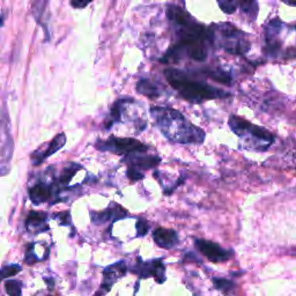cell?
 Masks as SVG:
<instances>
[{"instance_id": "cell-7", "label": "cell", "mask_w": 296, "mask_h": 296, "mask_svg": "<svg viewBox=\"0 0 296 296\" xmlns=\"http://www.w3.org/2000/svg\"><path fill=\"white\" fill-rule=\"evenodd\" d=\"M134 274L139 275L140 279L154 278L157 283H163L166 281V266H164L162 259H153L149 261H142L138 258L137 264L130 268Z\"/></svg>"}, {"instance_id": "cell-6", "label": "cell", "mask_w": 296, "mask_h": 296, "mask_svg": "<svg viewBox=\"0 0 296 296\" xmlns=\"http://www.w3.org/2000/svg\"><path fill=\"white\" fill-rule=\"evenodd\" d=\"M95 148L101 152H111L115 154H131V153H146L148 147L141 141L133 138L110 137L107 140H97Z\"/></svg>"}, {"instance_id": "cell-23", "label": "cell", "mask_w": 296, "mask_h": 296, "mask_svg": "<svg viewBox=\"0 0 296 296\" xmlns=\"http://www.w3.org/2000/svg\"><path fill=\"white\" fill-rule=\"evenodd\" d=\"M219 6L227 14H232L236 11L237 2L236 0H218Z\"/></svg>"}, {"instance_id": "cell-18", "label": "cell", "mask_w": 296, "mask_h": 296, "mask_svg": "<svg viewBox=\"0 0 296 296\" xmlns=\"http://www.w3.org/2000/svg\"><path fill=\"white\" fill-rule=\"evenodd\" d=\"M48 0H30V6H32V13L35 18L36 22L42 25V18L47 10Z\"/></svg>"}, {"instance_id": "cell-19", "label": "cell", "mask_w": 296, "mask_h": 296, "mask_svg": "<svg viewBox=\"0 0 296 296\" xmlns=\"http://www.w3.org/2000/svg\"><path fill=\"white\" fill-rule=\"evenodd\" d=\"M238 5H240L241 10L245 14H248L252 19H256L257 13H258V4H257V0H238Z\"/></svg>"}, {"instance_id": "cell-4", "label": "cell", "mask_w": 296, "mask_h": 296, "mask_svg": "<svg viewBox=\"0 0 296 296\" xmlns=\"http://www.w3.org/2000/svg\"><path fill=\"white\" fill-rule=\"evenodd\" d=\"M229 126L233 132L247 144L249 148L264 151L274 141L273 134L267 130L253 125L235 115L229 117Z\"/></svg>"}, {"instance_id": "cell-26", "label": "cell", "mask_w": 296, "mask_h": 296, "mask_svg": "<svg viewBox=\"0 0 296 296\" xmlns=\"http://www.w3.org/2000/svg\"><path fill=\"white\" fill-rule=\"evenodd\" d=\"M55 219L59 220V224L63 226L71 225V215L68 212H61L59 214H57L55 215Z\"/></svg>"}, {"instance_id": "cell-12", "label": "cell", "mask_w": 296, "mask_h": 296, "mask_svg": "<svg viewBox=\"0 0 296 296\" xmlns=\"http://www.w3.org/2000/svg\"><path fill=\"white\" fill-rule=\"evenodd\" d=\"M128 211L124 207L117 205L116 203H111L102 212H90L91 221L95 225H102L107 222H115L121 219H124L128 217Z\"/></svg>"}, {"instance_id": "cell-13", "label": "cell", "mask_w": 296, "mask_h": 296, "mask_svg": "<svg viewBox=\"0 0 296 296\" xmlns=\"http://www.w3.org/2000/svg\"><path fill=\"white\" fill-rule=\"evenodd\" d=\"M65 144H66V136H65V133H59L58 136L48 145V148H45L44 151L37 149V151L33 153L32 156H30L33 166H40V164L43 163L48 157L53 155L55 153L58 152L59 149L63 148Z\"/></svg>"}, {"instance_id": "cell-5", "label": "cell", "mask_w": 296, "mask_h": 296, "mask_svg": "<svg viewBox=\"0 0 296 296\" xmlns=\"http://www.w3.org/2000/svg\"><path fill=\"white\" fill-rule=\"evenodd\" d=\"M213 42L226 52L232 55H244L250 50V43L245 34L234 25L220 24L212 27Z\"/></svg>"}, {"instance_id": "cell-20", "label": "cell", "mask_w": 296, "mask_h": 296, "mask_svg": "<svg viewBox=\"0 0 296 296\" xmlns=\"http://www.w3.org/2000/svg\"><path fill=\"white\" fill-rule=\"evenodd\" d=\"M214 287L217 288L218 290H221L222 293H229L230 290L234 289V287H235V284H234L233 281H230V280H227L224 278H213L212 279Z\"/></svg>"}, {"instance_id": "cell-22", "label": "cell", "mask_w": 296, "mask_h": 296, "mask_svg": "<svg viewBox=\"0 0 296 296\" xmlns=\"http://www.w3.org/2000/svg\"><path fill=\"white\" fill-rule=\"evenodd\" d=\"M22 270V267L20 265H5L2 268V278L4 280H6L10 276H13L15 274H18L19 272Z\"/></svg>"}, {"instance_id": "cell-28", "label": "cell", "mask_w": 296, "mask_h": 296, "mask_svg": "<svg viewBox=\"0 0 296 296\" xmlns=\"http://www.w3.org/2000/svg\"><path fill=\"white\" fill-rule=\"evenodd\" d=\"M284 3L288 4V5H293L296 6V0H283Z\"/></svg>"}, {"instance_id": "cell-2", "label": "cell", "mask_w": 296, "mask_h": 296, "mask_svg": "<svg viewBox=\"0 0 296 296\" xmlns=\"http://www.w3.org/2000/svg\"><path fill=\"white\" fill-rule=\"evenodd\" d=\"M151 116L161 133L171 142L182 145H201L205 141L206 133L187 121L178 110L168 107H152Z\"/></svg>"}, {"instance_id": "cell-17", "label": "cell", "mask_w": 296, "mask_h": 296, "mask_svg": "<svg viewBox=\"0 0 296 296\" xmlns=\"http://www.w3.org/2000/svg\"><path fill=\"white\" fill-rule=\"evenodd\" d=\"M137 90L140 94L147 96V97L155 98L157 96H160V89L157 88L156 84L149 81L147 79H142L137 84Z\"/></svg>"}, {"instance_id": "cell-8", "label": "cell", "mask_w": 296, "mask_h": 296, "mask_svg": "<svg viewBox=\"0 0 296 296\" xmlns=\"http://www.w3.org/2000/svg\"><path fill=\"white\" fill-rule=\"evenodd\" d=\"M59 194L52 180L47 182V179H42L29 189V198L34 205H41L47 202L51 204L59 203V199H61Z\"/></svg>"}, {"instance_id": "cell-9", "label": "cell", "mask_w": 296, "mask_h": 296, "mask_svg": "<svg viewBox=\"0 0 296 296\" xmlns=\"http://www.w3.org/2000/svg\"><path fill=\"white\" fill-rule=\"evenodd\" d=\"M128 270L129 267L124 260L117 261L116 264H113L110 265V266L106 267L105 271H103L102 284L95 296H105L106 294L109 293L110 288L113 287L119 279L125 276Z\"/></svg>"}, {"instance_id": "cell-16", "label": "cell", "mask_w": 296, "mask_h": 296, "mask_svg": "<svg viewBox=\"0 0 296 296\" xmlns=\"http://www.w3.org/2000/svg\"><path fill=\"white\" fill-rule=\"evenodd\" d=\"M26 227L29 232L33 233H42L48 230V222H47V214L41 212H30L27 217Z\"/></svg>"}, {"instance_id": "cell-24", "label": "cell", "mask_w": 296, "mask_h": 296, "mask_svg": "<svg viewBox=\"0 0 296 296\" xmlns=\"http://www.w3.org/2000/svg\"><path fill=\"white\" fill-rule=\"evenodd\" d=\"M126 175H128V177L132 180V182H137V180H140L145 177L144 174H142V171L138 170V169H136V168H131V167H129Z\"/></svg>"}, {"instance_id": "cell-10", "label": "cell", "mask_w": 296, "mask_h": 296, "mask_svg": "<svg viewBox=\"0 0 296 296\" xmlns=\"http://www.w3.org/2000/svg\"><path fill=\"white\" fill-rule=\"evenodd\" d=\"M194 245L207 259L213 261V263L227 261L233 256V251H230V250H225L219 244L213 243V242L210 241L194 240Z\"/></svg>"}, {"instance_id": "cell-21", "label": "cell", "mask_w": 296, "mask_h": 296, "mask_svg": "<svg viewBox=\"0 0 296 296\" xmlns=\"http://www.w3.org/2000/svg\"><path fill=\"white\" fill-rule=\"evenodd\" d=\"M5 289L10 296H21L22 283L18 280H7L5 282Z\"/></svg>"}, {"instance_id": "cell-11", "label": "cell", "mask_w": 296, "mask_h": 296, "mask_svg": "<svg viewBox=\"0 0 296 296\" xmlns=\"http://www.w3.org/2000/svg\"><path fill=\"white\" fill-rule=\"evenodd\" d=\"M122 162L129 164L131 168H136L138 170L144 171L159 166L161 159L157 155H147L145 153H131V154H126L123 157Z\"/></svg>"}, {"instance_id": "cell-3", "label": "cell", "mask_w": 296, "mask_h": 296, "mask_svg": "<svg viewBox=\"0 0 296 296\" xmlns=\"http://www.w3.org/2000/svg\"><path fill=\"white\" fill-rule=\"evenodd\" d=\"M164 75H166V79L170 83V86L175 90H177L183 98L191 103H202L204 101H209V100L224 98L229 96L227 91L210 86L207 83L199 82L197 80L190 78L184 72L175 70V68H167L164 71Z\"/></svg>"}, {"instance_id": "cell-14", "label": "cell", "mask_w": 296, "mask_h": 296, "mask_svg": "<svg viewBox=\"0 0 296 296\" xmlns=\"http://www.w3.org/2000/svg\"><path fill=\"white\" fill-rule=\"evenodd\" d=\"M13 140L11 137L10 130L5 125V121L3 122V144H2V171L3 175L7 174L10 168V162L13 155Z\"/></svg>"}, {"instance_id": "cell-15", "label": "cell", "mask_w": 296, "mask_h": 296, "mask_svg": "<svg viewBox=\"0 0 296 296\" xmlns=\"http://www.w3.org/2000/svg\"><path fill=\"white\" fill-rule=\"evenodd\" d=\"M153 240L160 248L172 249L179 243L178 235L175 230L166 228H156L153 232Z\"/></svg>"}, {"instance_id": "cell-27", "label": "cell", "mask_w": 296, "mask_h": 296, "mask_svg": "<svg viewBox=\"0 0 296 296\" xmlns=\"http://www.w3.org/2000/svg\"><path fill=\"white\" fill-rule=\"evenodd\" d=\"M91 3V0H71V5L74 9H84Z\"/></svg>"}, {"instance_id": "cell-25", "label": "cell", "mask_w": 296, "mask_h": 296, "mask_svg": "<svg viewBox=\"0 0 296 296\" xmlns=\"http://www.w3.org/2000/svg\"><path fill=\"white\" fill-rule=\"evenodd\" d=\"M149 230V225L146 222L145 220H142V219H140V220H138L137 222V235L138 236H145L146 234L148 233Z\"/></svg>"}, {"instance_id": "cell-1", "label": "cell", "mask_w": 296, "mask_h": 296, "mask_svg": "<svg viewBox=\"0 0 296 296\" xmlns=\"http://www.w3.org/2000/svg\"><path fill=\"white\" fill-rule=\"evenodd\" d=\"M169 21L175 30L177 43L169 49L163 63H179L183 57L203 63L209 55V43H213L212 29L198 24L178 6L169 5Z\"/></svg>"}]
</instances>
